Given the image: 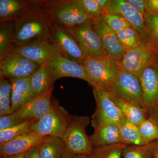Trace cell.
<instances>
[{
  "label": "cell",
  "mask_w": 158,
  "mask_h": 158,
  "mask_svg": "<svg viewBox=\"0 0 158 158\" xmlns=\"http://www.w3.org/2000/svg\"><path fill=\"white\" fill-rule=\"evenodd\" d=\"M144 17L150 43L158 52V16L147 10Z\"/></svg>",
  "instance_id": "32"
},
{
  "label": "cell",
  "mask_w": 158,
  "mask_h": 158,
  "mask_svg": "<svg viewBox=\"0 0 158 158\" xmlns=\"http://www.w3.org/2000/svg\"><path fill=\"white\" fill-rule=\"evenodd\" d=\"M11 85L9 81L1 76L0 80V116L12 113L11 108Z\"/></svg>",
  "instance_id": "28"
},
{
  "label": "cell",
  "mask_w": 158,
  "mask_h": 158,
  "mask_svg": "<svg viewBox=\"0 0 158 158\" xmlns=\"http://www.w3.org/2000/svg\"><path fill=\"white\" fill-rule=\"evenodd\" d=\"M61 158H93L91 156L75 154L68 152L65 149Z\"/></svg>",
  "instance_id": "40"
},
{
  "label": "cell",
  "mask_w": 158,
  "mask_h": 158,
  "mask_svg": "<svg viewBox=\"0 0 158 158\" xmlns=\"http://www.w3.org/2000/svg\"><path fill=\"white\" fill-rule=\"evenodd\" d=\"M108 92L119 99L146 109L140 79L136 75L123 69Z\"/></svg>",
  "instance_id": "7"
},
{
  "label": "cell",
  "mask_w": 158,
  "mask_h": 158,
  "mask_svg": "<svg viewBox=\"0 0 158 158\" xmlns=\"http://www.w3.org/2000/svg\"><path fill=\"white\" fill-rule=\"evenodd\" d=\"M153 158H158V140L157 141L154 153Z\"/></svg>",
  "instance_id": "43"
},
{
  "label": "cell",
  "mask_w": 158,
  "mask_h": 158,
  "mask_svg": "<svg viewBox=\"0 0 158 158\" xmlns=\"http://www.w3.org/2000/svg\"><path fill=\"white\" fill-rule=\"evenodd\" d=\"M96 1L99 5L102 7L104 9L106 8L109 2V0H96Z\"/></svg>",
  "instance_id": "41"
},
{
  "label": "cell",
  "mask_w": 158,
  "mask_h": 158,
  "mask_svg": "<svg viewBox=\"0 0 158 158\" xmlns=\"http://www.w3.org/2000/svg\"><path fill=\"white\" fill-rule=\"evenodd\" d=\"M93 93L96 107L91 117V121L113 123L118 126L125 119L109 92L96 86L93 87Z\"/></svg>",
  "instance_id": "8"
},
{
  "label": "cell",
  "mask_w": 158,
  "mask_h": 158,
  "mask_svg": "<svg viewBox=\"0 0 158 158\" xmlns=\"http://www.w3.org/2000/svg\"><path fill=\"white\" fill-rule=\"evenodd\" d=\"M40 66L36 62L13 52L0 61L1 76L8 78L30 77Z\"/></svg>",
  "instance_id": "14"
},
{
  "label": "cell",
  "mask_w": 158,
  "mask_h": 158,
  "mask_svg": "<svg viewBox=\"0 0 158 158\" xmlns=\"http://www.w3.org/2000/svg\"><path fill=\"white\" fill-rule=\"evenodd\" d=\"M90 122L94 129L93 135L89 137L93 148L122 143L119 127L117 125Z\"/></svg>",
  "instance_id": "18"
},
{
  "label": "cell",
  "mask_w": 158,
  "mask_h": 158,
  "mask_svg": "<svg viewBox=\"0 0 158 158\" xmlns=\"http://www.w3.org/2000/svg\"><path fill=\"white\" fill-rule=\"evenodd\" d=\"M156 54H157V55L158 57V52H156Z\"/></svg>",
  "instance_id": "45"
},
{
  "label": "cell",
  "mask_w": 158,
  "mask_h": 158,
  "mask_svg": "<svg viewBox=\"0 0 158 158\" xmlns=\"http://www.w3.org/2000/svg\"><path fill=\"white\" fill-rule=\"evenodd\" d=\"M26 158H42L40 151L39 145H37L25 152Z\"/></svg>",
  "instance_id": "38"
},
{
  "label": "cell",
  "mask_w": 158,
  "mask_h": 158,
  "mask_svg": "<svg viewBox=\"0 0 158 158\" xmlns=\"http://www.w3.org/2000/svg\"><path fill=\"white\" fill-rule=\"evenodd\" d=\"M34 5V2L0 0L1 22H14Z\"/></svg>",
  "instance_id": "21"
},
{
  "label": "cell",
  "mask_w": 158,
  "mask_h": 158,
  "mask_svg": "<svg viewBox=\"0 0 158 158\" xmlns=\"http://www.w3.org/2000/svg\"><path fill=\"white\" fill-rule=\"evenodd\" d=\"M91 20L108 56L120 62L126 50L119 42L116 32L105 23L103 16Z\"/></svg>",
  "instance_id": "15"
},
{
  "label": "cell",
  "mask_w": 158,
  "mask_h": 158,
  "mask_svg": "<svg viewBox=\"0 0 158 158\" xmlns=\"http://www.w3.org/2000/svg\"><path fill=\"white\" fill-rule=\"evenodd\" d=\"M138 127L141 137L147 144L158 140V125L152 116L148 117Z\"/></svg>",
  "instance_id": "33"
},
{
  "label": "cell",
  "mask_w": 158,
  "mask_h": 158,
  "mask_svg": "<svg viewBox=\"0 0 158 158\" xmlns=\"http://www.w3.org/2000/svg\"><path fill=\"white\" fill-rule=\"evenodd\" d=\"M15 48L40 40H49L52 23L34 1V5L14 22Z\"/></svg>",
  "instance_id": "1"
},
{
  "label": "cell",
  "mask_w": 158,
  "mask_h": 158,
  "mask_svg": "<svg viewBox=\"0 0 158 158\" xmlns=\"http://www.w3.org/2000/svg\"><path fill=\"white\" fill-rule=\"evenodd\" d=\"M53 89L38 96L34 97L28 102L18 110L15 113L24 120L40 119L51 109L52 105Z\"/></svg>",
  "instance_id": "17"
},
{
  "label": "cell",
  "mask_w": 158,
  "mask_h": 158,
  "mask_svg": "<svg viewBox=\"0 0 158 158\" xmlns=\"http://www.w3.org/2000/svg\"><path fill=\"white\" fill-rule=\"evenodd\" d=\"M23 118L14 113L1 116L0 117V131H3L17 125L25 121Z\"/></svg>",
  "instance_id": "36"
},
{
  "label": "cell",
  "mask_w": 158,
  "mask_h": 158,
  "mask_svg": "<svg viewBox=\"0 0 158 158\" xmlns=\"http://www.w3.org/2000/svg\"><path fill=\"white\" fill-rule=\"evenodd\" d=\"M118 127L121 136L122 143L127 145H132L147 144L141 137L138 126L126 118L118 125Z\"/></svg>",
  "instance_id": "26"
},
{
  "label": "cell",
  "mask_w": 158,
  "mask_h": 158,
  "mask_svg": "<svg viewBox=\"0 0 158 158\" xmlns=\"http://www.w3.org/2000/svg\"><path fill=\"white\" fill-rule=\"evenodd\" d=\"M156 143L155 141L143 145H127L123 150V158H153Z\"/></svg>",
  "instance_id": "27"
},
{
  "label": "cell",
  "mask_w": 158,
  "mask_h": 158,
  "mask_svg": "<svg viewBox=\"0 0 158 158\" xmlns=\"http://www.w3.org/2000/svg\"><path fill=\"white\" fill-rule=\"evenodd\" d=\"M46 137L32 131L24 133L11 141L0 144L1 156H10L27 152L40 145Z\"/></svg>",
  "instance_id": "16"
},
{
  "label": "cell",
  "mask_w": 158,
  "mask_h": 158,
  "mask_svg": "<svg viewBox=\"0 0 158 158\" xmlns=\"http://www.w3.org/2000/svg\"><path fill=\"white\" fill-rule=\"evenodd\" d=\"M90 122L88 116H73L62 138L66 150L75 154L91 156L93 148L86 131Z\"/></svg>",
  "instance_id": "5"
},
{
  "label": "cell",
  "mask_w": 158,
  "mask_h": 158,
  "mask_svg": "<svg viewBox=\"0 0 158 158\" xmlns=\"http://www.w3.org/2000/svg\"><path fill=\"white\" fill-rule=\"evenodd\" d=\"M103 18L108 27L116 33L131 27L126 20L118 15L105 12Z\"/></svg>",
  "instance_id": "34"
},
{
  "label": "cell",
  "mask_w": 158,
  "mask_h": 158,
  "mask_svg": "<svg viewBox=\"0 0 158 158\" xmlns=\"http://www.w3.org/2000/svg\"><path fill=\"white\" fill-rule=\"evenodd\" d=\"M110 95L125 117L136 125L138 126L149 117V113L146 109L123 101L116 98L112 94H110Z\"/></svg>",
  "instance_id": "23"
},
{
  "label": "cell",
  "mask_w": 158,
  "mask_h": 158,
  "mask_svg": "<svg viewBox=\"0 0 158 158\" xmlns=\"http://www.w3.org/2000/svg\"><path fill=\"white\" fill-rule=\"evenodd\" d=\"M31 77L9 78L11 85V108L12 113L17 111L34 97L31 87Z\"/></svg>",
  "instance_id": "20"
},
{
  "label": "cell",
  "mask_w": 158,
  "mask_h": 158,
  "mask_svg": "<svg viewBox=\"0 0 158 158\" xmlns=\"http://www.w3.org/2000/svg\"><path fill=\"white\" fill-rule=\"evenodd\" d=\"M156 52L152 45L142 42L126 51L120 63L123 70L139 77L141 71L155 56Z\"/></svg>",
  "instance_id": "13"
},
{
  "label": "cell",
  "mask_w": 158,
  "mask_h": 158,
  "mask_svg": "<svg viewBox=\"0 0 158 158\" xmlns=\"http://www.w3.org/2000/svg\"><path fill=\"white\" fill-rule=\"evenodd\" d=\"M143 100L149 116L158 110V57L148 64L139 76Z\"/></svg>",
  "instance_id": "10"
},
{
  "label": "cell",
  "mask_w": 158,
  "mask_h": 158,
  "mask_svg": "<svg viewBox=\"0 0 158 158\" xmlns=\"http://www.w3.org/2000/svg\"><path fill=\"white\" fill-rule=\"evenodd\" d=\"M125 1L141 15L144 16L147 10L146 0H125Z\"/></svg>",
  "instance_id": "37"
},
{
  "label": "cell",
  "mask_w": 158,
  "mask_h": 158,
  "mask_svg": "<svg viewBox=\"0 0 158 158\" xmlns=\"http://www.w3.org/2000/svg\"><path fill=\"white\" fill-rule=\"evenodd\" d=\"M42 158H61L65 150V144L61 138L47 136L39 145Z\"/></svg>",
  "instance_id": "24"
},
{
  "label": "cell",
  "mask_w": 158,
  "mask_h": 158,
  "mask_svg": "<svg viewBox=\"0 0 158 158\" xmlns=\"http://www.w3.org/2000/svg\"><path fill=\"white\" fill-rule=\"evenodd\" d=\"M52 49L49 40H40L17 47L13 52L41 66L47 62Z\"/></svg>",
  "instance_id": "19"
},
{
  "label": "cell",
  "mask_w": 158,
  "mask_h": 158,
  "mask_svg": "<svg viewBox=\"0 0 158 158\" xmlns=\"http://www.w3.org/2000/svg\"><path fill=\"white\" fill-rule=\"evenodd\" d=\"M147 10L158 16V0H146Z\"/></svg>",
  "instance_id": "39"
},
{
  "label": "cell",
  "mask_w": 158,
  "mask_h": 158,
  "mask_svg": "<svg viewBox=\"0 0 158 158\" xmlns=\"http://www.w3.org/2000/svg\"><path fill=\"white\" fill-rule=\"evenodd\" d=\"M2 158H26L25 152L17 155L10 156H3Z\"/></svg>",
  "instance_id": "42"
},
{
  "label": "cell",
  "mask_w": 158,
  "mask_h": 158,
  "mask_svg": "<svg viewBox=\"0 0 158 158\" xmlns=\"http://www.w3.org/2000/svg\"><path fill=\"white\" fill-rule=\"evenodd\" d=\"M73 116L57 101L53 100L51 109L42 117L32 123L31 131L40 135L52 136L62 139Z\"/></svg>",
  "instance_id": "4"
},
{
  "label": "cell",
  "mask_w": 158,
  "mask_h": 158,
  "mask_svg": "<svg viewBox=\"0 0 158 158\" xmlns=\"http://www.w3.org/2000/svg\"><path fill=\"white\" fill-rule=\"evenodd\" d=\"M14 30V22H1L0 61L13 52L15 48L13 42Z\"/></svg>",
  "instance_id": "25"
},
{
  "label": "cell",
  "mask_w": 158,
  "mask_h": 158,
  "mask_svg": "<svg viewBox=\"0 0 158 158\" xmlns=\"http://www.w3.org/2000/svg\"><path fill=\"white\" fill-rule=\"evenodd\" d=\"M150 116H152L153 117L158 125V110Z\"/></svg>",
  "instance_id": "44"
},
{
  "label": "cell",
  "mask_w": 158,
  "mask_h": 158,
  "mask_svg": "<svg viewBox=\"0 0 158 158\" xmlns=\"http://www.w3.org/2000/svg\"><path fill=\"white\" fill-rule=\"evenodd\" d=\"M116 34L119 42L126 51L143 42L139 33L131 27L116 32Z\"/></svg>",
  "instance_id": "31"
},
{
  "label": "cell",
  "mask_w": 158,
  "mask_h": 158,
  "mask_svg": "<svg viewBox=\"0 0 158 158\" xmlns=\"http://www.w3.org/2000/svg\"><path fill=\"white\" fill-rule=\"evenodd\" d=\"M105 12L120 15L140 34L142 42L150 44L144 16L128 4L125 0H109Z\"/></svg>",
  "instance_id": "12"
},
{
  "label": "cell",
  "mask_w": 158,
  "mask_h": 158,
  "mask_svg": "<svg viewBox=\"0 0 158 158\" xmlns=\"http://www.w3.org/2000/svg\"><path fill=\"white\" fill-rule=\"evenodd\" d=\"M83 65L94 87L109 91L123 69L120 62L109 57L94 58L87 56Z\"/></svg>",
  "instance_id": "3"
},
{
  "label": "cell",
  "mask_w": 158,
  "mask_h": 158,
  "mask_svg": "<svg viewBox=\"0 0 158 158\" xmlns=\"http://www.w3.org/2000/svg\"><path fill=\"white\" fill-rule=\"evenodd\" d=\"M65 29L74 38L88 56L94 58L108 57L94 29L91 19L80 25Z\"/></svg>",
  "instance_id": "9"
},
{
  "label": "cell",
  "mask_w": 158,
  "mask_h": 158,
  "mask_svg": "<svg viewBox=\"0 0 158 158\" xmlns=\"http://www.w3.org/2000/svg\"><path fill=\"white\" fill-rule=\"evenodd\" d=\"M54 81L47 63L40 66L31 77V83L34 97L38 96L54 88Z\"/></svg>",
  "instance_id": "22"
},
{
  "label": "cell",
  "mask_w": 158,
  "mask_h": 158,
  "mask_svg": "<svg viewBox=\"0 0 158 158\" xmlns=\"http://www.w3.org/2000/svg\"><path fill=\"white\" fill-rule=\"evenodd\" d=\"M52 23L64 29L80 25L91 19L79 0L36 2Z\"/></svg>",
  "instance_id": "2"
},
{
  "label": "cell",
  "mask_w": 158,
  "mask_h": 158,
  "mask_svg": "<svg viewBox=\"0 0 158 158\" xmlns=\"http://www.w3.org/2000/svg\"><path fill=\"white\" fill-rule=\"evenodd\" d=\"M127 144L123 143L93 148V158H123V152Z\"/></svg>",
  "instance_id": "29"
},
{
  "label": "cell",
  "mask_w": 158,
  "mask_h": 158,
  "mask_svg": "<svg viewBox=\"0 0 158 158\" xmlns=\"http://www.w3.org/2000/svg\"><path fill=\"white\" fill-rule=\"evenodd\" d=\"M52 46V51L47 65L54 81L61 78H77L94 87V83L89 78L83 64L64 56Z\"/></svg>",
  "instance_id": "6"
},
{
  "label": "cell",
  "mask_w": 158,
  "mask_h": 158,
  "mask_svg": "<svg viewBox=\"0 0 158 158\" xmlns=\"http://www.w3.org/2000/svg\"><path fill=\"white\" fill-rule=\"evenodd\" d=\"M79 2L91 19L101 17L104 14V9L99 5L96 0H79Z\"/></svg>",
  "instance_id": "35"
},
{
  "label": "cell",
  "mask_w": 158,
  "mask_h": 158,
  "mask_svg": "<svg viewBox=\"0 0 158 158\" xmlns=\"http://www.w3.org/2000/svg\"><path fill=\"white\" fill-rule=\"evenodd\" d=\"M49 41L63 56L84 64L88 56L74 38L65 29L52 23Z\"/></svg>",
  "instance_id": "11"
},
{
  "label": "cell",
  "mask_w": 158,
  "mask_h": 158,
  "mask_svg": "<svg viewBox=\"0 0 158 158\" xmlns=\"http://www.w3.org/2000/svg\"><path fill=\"white\" fill-rule=\"evenodd\" d=\"M35 122L36 121L34 119H27L13 127L0 131V144L11 141L24 133L31 131V125Z\"/></svg>",
  "instance_id": "30"
}]
</instances>
